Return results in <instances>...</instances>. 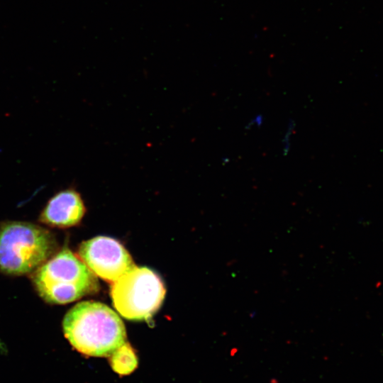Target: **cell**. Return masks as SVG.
Instances as JSON below:
<instances>
[{"label":"cell","mask_w":383,"mask_h":383,"mask_svg":"<svg viewBox=\"0 0 383 383\" xmlns=\"http://www.w3.org/2000/svg\"><path fill=\"white\" fill-rule=\"evenodd\" d=\"M165 295L160 277L144 267L135 266L111 286L114 308L121 316L131 321L151 318L161 306Z\"/></svg>","instance_id":"277c9868"},{"label":"cell","mask_w":383,"mask_h":383,"mask_svg":"<svg viewBox=\"0 0 383 383\" xmlns=\"http://www.w3.org/2000/svg\"><path fill=\"white\" fill-rule=\"evenodd\" d=\"M78 256L96 277L111 284L135 266L126 248L110 237L97 236L82 243Z\"/></svg>","instance_id":"5b68a950"},{"label":"cell","mask_w":383,"mask_h":383,"mask_svg":"<svg viewBox=\"0 0 383 383\" xmlns=\"http://www.w3.org/2000/svg\"><path fill=\"white\" fill-rule=\"evenodd\" d=\"M63 332L70 344L89 356L113 355L125 343L123 321L111 308L98 301H82L65 314Z\"/></svg>","instance_id":"6da1fadb"},{"label":"cell","mask_w":383,"mask_h":383,"mask_svg":"<svg viewBox=\"0 0 383 383\" xmlns=\"http://www.w3.org/2000/svg\"><path fill=\"white\" fill-rule=\"evenodd\" d=\"M81 194L73 187L53 194L40 213L39 221L48 226L65 228L78 225L86 213Z\"/></svg>","instance_id":"8992f818"},{"label":"cell","mask_w":383,"mask_h":383,"mask_svg":"<svg viewBox=\"0 0 383 383\" xmlns=\"http://www.w3.org/2000/svg\"><path fill=\"white\" fill-rule=\"evenodd\" d=\"M38 295L50 304H65L97 293V277L70 249L64 248L32 273Z\"/></svg>","instance_id":"7a4b0ae2"},{"label":"cell","mask_w":383,"mask_h":383,"mask_svg":"<svg viewBox=\"0 0 383 383\" xmlns=\"http://www.w3.org/2000/svg\"><path fill=\"white\" fill-rule=\"evenodd\" d=\"M56 250L53 234L39 225L16 221L0 225V271L6 274L33 273Z\"/></svg>","instance_id":"3957f363"}]
</instances>
